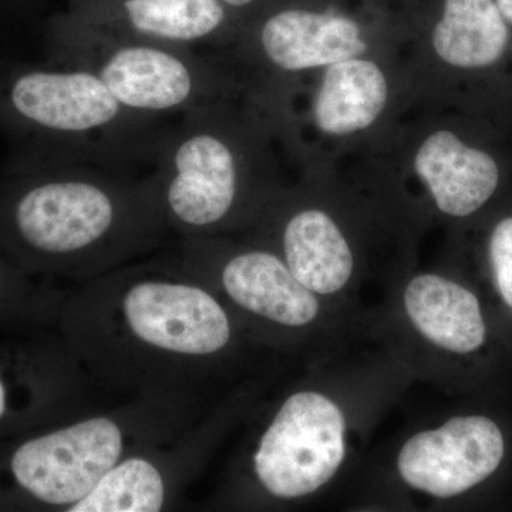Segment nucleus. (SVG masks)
Returning <instances> with one entry per match:
<instances>
[{
    "label": "nucleus",
    "mask_w": 512,
    "mask_h": 512,
    "mask_svg": "<svg viewBox=\"0 0 512 512\" xmlns=\"http://www.w3.org/2000/svg\"><path fill=\"white\" fill-rule=\"evenodd\" d=\"M168 123L128 110L89 70L0 59L6 168L93 165L128 173L154 165Z\"/></svg>",
    "instance_id": "1"
},
{
    "label": "nucleus",
    "mask_w": 512,
    "mask_h": 512,
    "mask_svg": "<svg viewBox=\"0 0 512 512\" xmlns=\"http://www.w3.org/2000/svg\"><path fill=\"white\" fill-rule=\"evenodd\" d=\"M46 62L89 70L128 110L171 121L212 103L215 73L190 47L124 39L56 13L47 20Z\"/></svg>",
    "instance_id": "2"
},
{
    "label": "nucleus",
    "mask_w": 512,
    "mask_h": 512,
    "mask_svg": "<svg viewBox=\"0 0 512 512\" xmlns=\"http://www.w3.org/2000/svg\"><path fill=\"white\" fill-rule=\"evenodd\" d=\"M6 224L23 247L45 256H72L114 237L128 204L156 192L153 175L128 183L127 171L93 165L6 168Z\"/></svg>",
    "instance_id": "3"
},
{
    "label": "nucleus",
    "mask_w": 512,
    "mask_h": 512,
    "mask_svg": "<svg viewBox=\"0 0 512 512\" xmlns=\"http://www.w3.org/2000/svg\"><path fill=\"white\" fill-rule=\"evenodd\" d=\"M241 151L215 101L170 121L153 165L157 195L168 214L191 229L224 221L241 187Z\"/></svg>",
    "instance_id": "4"
},
{
    "label": "nucleus",
    "mask_w": 512,
    "mask_h": 512,
    "mask_svg": "<svg viewBox=\"0 0 512 512\" xmlns=\"http://www.w3.org/2000/svg\"><path fill=\"white\" fill-rule=\"evenodd\" d=\"M345 417L319 393L293 394L255 454L259 481L272 495L296 498L328 483L345 458Z\"/></svg>",
    "instance_id": "5"
},
{
    "label": "nucleus",
    "mask_w": 512,
    "mask_h": 512,
    "mask_svg": "<svg viewBox=\"0 0 512 512\" xmlns=\"http://www.w3.org/2000/svg\"><path fill=\"white\" fill-rule=\"evenodd\" d=\"M121 450L120 427L96 417L20 446L12 458L13 476L43 503L73 505L116 466Z\"/></svg>",
    "instance_id": "6"
},
{
    "label": "nucleus",
    "mask_w": 512,
    "mask_h": 512,
    "mask_svg": "<svg viewBox=\"0 0 512 512\" xmlns=\"http://www.w3.org/2000/svg\"><path fill=\"white\" fill-rule=\"evenodd\" d=\"M504 457V439L493 420L454 417L440 429L412 437L400 451L403 480L434 497H453L491 476Z\"/></svg>",
    "instance_id": "7"
},
{
    "label": "nucleus",
    "mask_w": 512,
    "mask_h": 512,
    "mask_svg": "<svg viewBox=\"0 0 512 512\" xmlns=\"http://www.w3.org/2000/svg\"><path fill=\"white\" fill-rule=\"evenodd\" d=\"M60 13L106 35L190 49L218 39L231 22L221 0H66Z\"/></svg>",
    "instance_id": "8"
},
{
    "label": "nucleus",
    "mask_w": 512,
    "mask_h": 512,
    "mask_svg": "<svg viewBox=\"0 0 512 512\" xmlns=\"http://www.w3.org/2000/svg\"><path fill=\"white\" fill-rule=\"evenodd\" d=\"M124 312L143 342L181 355H211L231 335L220 303L195 286L141 282L128 291Z\"/></svg>",
    "instance_id": "9"
},
{
    "label": "nucleus",
    "mask_w": 512,
    "mask_h": 512,
    "mask_svg": "<svg viewBox=\"0 0 512 512\" xmlns=\"http://www.w3.org/2000/svg\"><path fill=\"white\" fill-rule=\"evenodd\" d=\"M258 45L268 63L284 72L329 66L366 50L353 20L302 9L271 13L258 30Z\"/></svg>",
    "instance_id": "10"
},
{
    "label": "nucleus",
    "mask_w": 512,
    "mask_h": 512,
    "mask_svg": "<svg viewBox=\"0 0 512 512\" xmlns=\"http://www.w3.org/2000/svg\"><path fill=\"white\" fill-rule=\"evenodd\" d=\"M414 167L440 211L453 217H467L483 207L500 181L493 157L467 147L447 130L437 131L424 141Z\"/></svg>",
    "instance_id": "11"
},
{
    "label": "nucleus",
    "mask_w": 512,
    "mask_h": 512,
    "mask_svg": "<svg viewBox=\"0 0 512 512\" xmlns=\"http://www.w3.org/2000/svg\"><path fill=\"white\" fill-rule=\"evenodd\" d=\"M222 284L239 306L282 325H308L319 312L315 295L269 252L234 256L222 271Z\"/></svg>",
    "instance_id": "12"
},
{
    "label": "nucleus",
    "mask_w": 512,
    "mask_h": 512,
    "mask_svg": "<svg viewBox=\"0 0 512 512\" xmlns=\"http://www.w3.org/2000/svg\"><path fill=\"white\" fill-rule=\"evenodd\" d=\"M404 303L413 325L434 345L461 355L483 346L480 302L464 286L439 275L417 276L407 286Z\"/></svg>",
    "instance_id": "13"
},
{
    "label": "nucleus",
    "mask_w": 512,
    "mask_h": 512,
    "mask_svg": "<svg viewBox=\"0 0 512 512\" xmlns=\"http://www.w3.org/2000/svg\"><path fill=\"white\" fill-rule=\"evenodd\" d=\"M286 265L305 288L320 295L340 291L353 272L348 241L325 212H299L284 231Z\"/></svg>",
    "instance_id": "14"
},
{
    "label": "nucleus",
    "mask_w": 512,
    "mask_h": 512,
    "mask_svg": "<svg viewBox=\"0 0 512 512\" xmlns=\"http://www.w3.org/2000/svg\"><path fill=\"white\" fill-rule=\"evenodd\" d=\"M387 101V82L370 60L346 59L329 64L315 101L320 130L346 136L372 126Z\"/></svg>",
    "instance_id": "15"
},
{
    "label": "nucleus",
    "mask_w": 512,
    "mask_h": 512,
    "mask_svg": "<svg viewBox=\"0 0 512 512\" xmlns=\"http://www.w3.org/2000/svg\"><path fill=\"white\" fill-rule=\"evenodd\" d=\"M508 29L493 0H446L433 33L441 60L463 69L490 66L504 55Z\"/></svg>",
    "instance_id": "16"
},
{
    "label": "nucleus",
    "mask_w": 512,
    "mask_h": 512,
    "mask_svg": "<svg viewBox=\"0 0 512 512\" xmlns=\"http://www.w3.org/2000/svg\"><path fill=\"white\" fill-rule=\"evenodd\" d=\"M164 481L150 461L130 458L110 468L70 512H157L164 503Z\"/></svg>",
    "instance_id": "17"
},
{
    "label": "nucleus",
    "mask_w": 512,
    "mask_h": 512,
    "mask_svg": "<svg viewBox=\"0 0 512 512\" xmlns=\"http://www.w3.org/2000/svg\"><path fill=\"white\" fill-rule=\"evenodd\" d=\"M490 258L498 291L512 308V217L495 227L490 242Z\"/></svg>",
    "instance_id": "18"
},
{
    "label": "nucleus",
    "mask_w": 512,
    "mask_h": 512,
    "mask_svg": "<svg viewBox=\"0 0 512 512\" xmlns=\"http://www.w3.org/2000/svg\"><path fill=\"white\" fill-rule=\"evenodd\" d=\"M47 0H0V13L8 16L32 15L42 9Z\"/></svg>",
    "instance_id": "19"
},
{
    "label": "nucleus",
    "mask_w": 512,
    "mask_h": 512,
    "mask_svg": "<svg viewBox=\"0 0 512 512\" xmlns=\"http://www.w3.org/2000/svg\"><path fill=\"white\" fill-rule=\"evenodd\" d=\"M229 10H242L252 8L259 0H221Z\"/></svg>",
    "instance_id": "20"
},
{
    "label": "nucleus",
    "mask_w": 512,
    "mask_h": 512,
    "mask_svg": "<svg viewBox=\"0 0 512 512\" xmlns=\"http://www.w3.org/2000/svg\"><path fill=\"white\" fill-rule=\"evenodd\" d=\"M497 6L503 18L512 23V0H497Z\"/></svg>",
    "instance_id": "21"
},
{
    "label": "nucleus",
    "mask_w": 512,
    "mask_h": 512,
    "mask_svg": "<svg viewBox=\"0 0 512 512\" xmlns=\"http://www.w3.org/2000/svg\"><path fill=\"white\" fill-rule=\"evenodd\" d=\"M6 410V393L5 387H3L2 380H0V417L3 416Z\"/></svg>",
    "instance_id": "22"
}]
</instances>
